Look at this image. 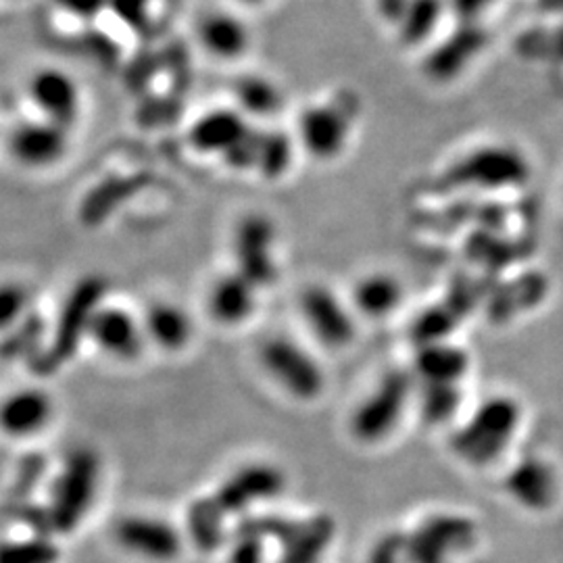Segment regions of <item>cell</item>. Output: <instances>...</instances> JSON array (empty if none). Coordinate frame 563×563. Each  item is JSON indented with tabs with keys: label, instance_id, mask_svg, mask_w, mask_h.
Returning <instances> with one entry per match:
<instances>
[{
	"label": "cell",
	"instance_id": "1",
	"mask_svg": "<svg viewBox=\"0 0 563 563\" xmlns=\"http://www.w3.org/2000/svg\"><path fill=\"white\" fill-rule=\"evenodd\" d=\"M522 423V409L511 397L481 402L453 437V451L467 465L486 467L499 462Z\"/></svg>",
	"mask_w": 563,
	"mask_h": 563
},
{
	"label": "cell",
	"instance_id": "2",
	"mask_svg": "<svg viewBox=\"0 0 563 563\" xmlns=\"http://www.w3.org/2000/svg\"><path fill=\"white\" fill-rule=\"evenodd\" d=\"M413 383L402 372H388L357 402L351 413L349 430L363 444H378L390 439L413 401Z\"/></svg>",
	"mask_w": 563,
	"mask_h": 563
},
{
	"label": "cell",
	"instance_id": "3",
	"mask_svg": "<svg viewBox=\"0 0 563 563\" xmlns=\"http://www.w3.org/2000/svg\"><path fill=\"white\" fill-rule=\"evenodd\" d=\"M265 374L297 401H316L323 395L325 374L322 363L301 342L288 336H272L260 349Z\"/></svg>",
	"mask_w": 563,
	"mask_h": 563
},
{
	"label": "cell",
	"instance_id": "4",
	"mask_svg": "<svg viewBox=\"0 0 563 563\" xmlns=\"http://www.w3.org/2000/svg\"><path fill=\"white\" fill-rule=\"evenodd\" d=\"M99 483V462L92 453L78 451L74 453L63 472H60L55 488L48 518L53 523V530L69 532L80 522L84 514L90 509L92 499L97 495Z\"/></svg>",
	"mask_w": 563,
	"mask_h": 563
},
{
	"label": "cell",
	"instance_id": "5",
	"mask_svg": "<svg viewBox=\"0 0 563 563\" xmlns=\"http://www.w3.org/2000/svg\"><path fill=\"white\" fill-rule=\"evenodd\" d=\"M299 313L307 330L325 349H344L355 339L357 313L353 305L323 284H311L302 288Z\"/></svg>",
	"mask_w": 563,
	"mask_h": 563
},
{
	"label": "cell",
	"instance_id": "6",
	"mask_svg": "<svg viewBox=\"0 0 563 563\" xmlns=\"http://www.w3.org/2000/svg\"><path fill=\"white\" fill-rule=\"evenodd\" d=\"M88 336L102 353L118 362H134L146 344L142 320L123 307H101L95 311Z\"/></svg>",
	"mask_w": 563,
	"mask_h": 563
},
{
	"label": "cell",
	"instance_id": "7",
	"mask_svg": "<svg viewBox=\"0 0 563 563\" xmlns=\"http://www.w3.org/2000/svg\"><path fill=\"white\" fill-rule=\"evenodd\" d=\"M276 228L263 216H249L236 228L234 251L239 260V269L246 280L253 282L257 288L276 280Z\"/></svg>",
	"mask_w": 563,
	"mask_h": 563
},
{
	"label": "cell",
	"instance_id": "8",
	"mask_svg": "<svg viewBox=\"0 0 563 563\" xmlns=\"http://www.w3.org/2000/svg\"><path fill=\"white\" fill-rule=\"evenodd\" d=\"M115 541L128 553L148 562H172L181 549L174 523L151 516H128L115 526Z\"/></svg>",
	"mask_w": 563,
	"mask_h": 563
},
{
	"label": "cell",
	"instance_id": "9",
	"mask_svg": "<svg viewBox=\"0 0 563 563\" xmlns=\"http://www.w3.org/2000/svg\"><path fill=\"white\" fill-rule=\"evenodd\" d=\"M507 495L526 511L541 514L558 504L560 476L555 465L539 455L523 457L505 476Z\"/></svg>",
	"mask_w": 563,
	"mask_h": 563
},
{
	"label": "cell",
	"instance_id": "10",
	"mask_svg": "<svg viewBox=\"0 0 563 563\" xmlns=\"http://www.w3.org/2000/svg\"><path fill=\"white\" fill-rule=\"evenodd\" d=\"M55 418L53 397L34 386H23L0 399V432L9 439L42 434Z\"/></svg>",
	"mask_w": 563,
	"mask_h": 563
},
{
	"label": "cell",
	"instance_id": "11",
	"mask_svg": "<svg viewBox=\"0 0 563 563\" xmlns=\"http://www.w3.org/2000/svg\"><path fill=\"white\" fill-rule=\"evenodd\" d=\"M67 128L55 121H25L11 132L9 151L15 162L30 169H46L67 153Z\"/></svg>",
	"mask_w": 563,
	"mask_h": 563
},
{
	"label": "cell",
	"instance_id": "12",
	"mask_svg": "<svg viewBox=\"0 0 563 563\" xmlns=\"http://www.w3.org/2000/svg\"><path fill=\"white\" fill-rule=\"evenodd\" d=\"M351 118L353 113L339 101L305 109L299 118L302 146L318 159H332L341 155L351 130Z\"/></svg>",
	"mask_w": 563,
	"mask_h": 563
},
{
	"label": "cell",
	"instance_id": "13",
	"mask_svg": "<svg viewBox=\"0 0 563 563\" xmlns=\"http://www.w3.org/2000/svg\"><path fill=\"white\" fill-rule=\"evenodd\" d=\"M30 99L42 120L69 125L80 113V88L76 80L57 67H44L30 80Z\"/></svg>",
	"mask_w": 563,
	"mask_h": 563
},
{
	"label": "cell",
	"instance_id": "14",
	"mask_svg": "<svg viewBox=\"0 0 563 563\" xmlns=\"http://www.w3.org/2000/svg\"><path fill=\"white\" fill-rule=\"evenodd\" d=\"M528 174V165L522 155L504 148V146H486L476 153L463 157V162L453 167V180L478 186H507L522 181Z\"/></svg>",
	"mask_w": 563,
	"mask_h": 563
},
{
	"label": "cell",
	"instance_id": "15",
	"mask_svg": "<svg viewBox=\"0 0 563 563\" xmlns=\"http://www.w3.org/2000/svg\"><path fill=\"white\" fill-rule=\"evenodd\" d=\"M486 44V32L472 23H460V27L437 46L423 63V71L430 80L449 81L462 74L463 67L474 59Z\"/></svg>",
	"mask_w": 563,
	"mask_h": 563
},
{
	"label": "cell",
	"instance_id": "16",
	"mask_svg": "<svg viewBox=\"0 0 563 563\" xmlns=\"http://www.w3.org/2000/svg\"><path fill=\"white\" fill-rule=\"evenodd\" d=\"M207 307L216 322L223 325H239L255 313L257 286L246 280L241 272L220 276L209 288Z\"/></svg>",
	"mask_w": 563,
	"mask_h": 563
},
{
	"label": "cell",
	"instance_id": "17",
	"mask_svg": "<svg viewBox=\"0 0 563 563\" xmlns=\"http://www.w3.org/2000/svg\"><path fill=\"white\" fill-rule=\"evenodd\" d=\"M251 132L242 111L218 109L202 115L190 130V144L207 155H228Z\"/></svg>",
	"mask_w": 563,
	"mask_h": 563
},
{
	"label": "cell",
	"instance_id": "18",
	"mask_svg": "<svg viewBox=\"0 0 563 563\" xmlns=\"http://www.w3.org/2000/svg\"><path fill=\"white\" fill-rule=\"evenodd\" d=\"M402 284L393 274L372 272L353 286L351 305L357 316L367 320L390 318L402 302Z\"/></svg>",
	"mask_w": 563,
	"mask_h": 563
},
{
	"label": "cell",
	"instance_id": "19",
	"mask_svg": "<svg viewBox=\"0 0 563 563\" xmlns=\"http://www.w3.org/2000/svg\"><path fill=\"white\" fill-rule=\"evenodd\" d=\"M282 474L272 465H249L234 474L232 481L223 484L220 493V507L228 511H241L253 501H262L274 497L282 488Z\"/></svg>",
	"mask_w": 563,
	"mask_h": 563
},
{
	"label": "cell",
	"instance_id": "20",
	"mask_svg": "<svg viewBox=\"0 0 563 563\" xmlns=\"http://www.w3.org/2000/svg\"><path fill=\"white\" fill-rule=\"evenodd\" d=\"M146 341L157 344L163 351L176 353L192 341L195 323L180 305L169 301L153 302L142 318Z\"/></svg>",
	"mask_w": 563,
	"mask_h": 563
},
{
	"label": "cell",
	"instance_id": "21",
	"mask_svg": "<svg viewBox=\"0 0 563 563\" xmlns=\"http://www.w3.org/2000/svg\"><path fill=\"white\" fill-rule=\"evenodd\" d=\"M197 32H199L202 48L218 59H239L251 44V36L244 21L232 13L216 11L205 15Z\"/></svg>",
	"mask_w": 563,
	"mask_h": 563
},
{
	"label": "cell",
	"instance_id": "22",
	"mask_svg": "<svg viewBox=\"0 0 563 563\" xmlns=\"http://www.w3.org/2000/svg\"><path fill=\"white\" fill-rule=\"evenodd\" d=\"M420 351L418 374L426 384H460L467 369V357L462 349L446 342H426Z\"/></svg>",
	"mask_w": 563,
	"mask_h": 563
},
{
	"label": "cell",
	"instance_id": "23",
	"mask_svg": "<svg viewBox=\"0 0 563 563\" xmlns=\"http://www.w3.org/2000/svg\"><path fill=\"white\" fill-rule=\"evenodd\" d=\"M236 101L239 111L255 118H272L280 113L282 95L274 81L263 76H244L236 81Z\"/></svg>",
	"mask_w": 563,
	"mask_h": 563
},
{
	"label": "cell",
	"instance_id": "24",
	"mask_svg": "<svg viewBox=\"0 0 563 563\" xmlns=\"http://www.w3.org/2000/svg\"><path fill=\"white\" fill-rule=\"evenodd\" d=\"M443 15V0H409L401 21L399 36L405 44L416 46L426 41Z\"/></svg>",
	"mask_w": 563,
	"mask_h": 563
},
{
	"label": "cell",
	"instance_id": "25",
	"mask_svg": "<svg viewBox=\"0 0 563 563\" xmlns=\"http://www.w3.org/2000/svg\"><path fill=\"white\" fill-rule=\"evenodd\" d=\"M290 159H292V142L286 134L282 132L262 134L257 167L267 178L282 176L290 167Z\"/></svg>",
	"mask_w": 563,
	"mask_h": 563
},
{
	"label": "cell",
	"instance_id": "26",
	"mask_svg": "<svg viewBox=\"0 0 563 563\" xmlns=\"http://www.w3.org/2000/svg\"><path fill=\"white\" fill-rule=\"evenodd\" d=\"M462 402L460 384H426L422 393L423 416L430 422H444L455 416Z\"/></svg>",
	"mask_w": 563,
	"mask_h": 563
},
{
	"label": "cell",
	"instance_id": "27",
	"mask_svg": "<svg viewBox=\"0 0 563 563\" xmlns=\"http://www.w3.org/2000/svg\"><path fill=\"white\" fill-rule=\"evenodd\" d=\"M57 547L46 539L7 541L0 544V563H55Z\"/></svg>",
	"mask_w": 563,
	"mask_h": 563
},
{
	"label": "cell",
	"instance_id": "28",
	"mask_svg": "<svg viewBox=\"0 0 563 563\" xmlns=\"http://www.w3.org/2000/svg\"><path fill=\"white\" fill-rule=\"evenodd\" d=\"M32 302L30 290L20 282L0 284V332H9L23 322Z\"/></svg>",
	"mask_w": 563,
	"mask_h": 563
},
{
	"label": "cell",
	"instance_id": "29",
	"mask_svg": "<svg viewBox=\"0 0 563 563\" xmlns=\"http://www.w3.org/2000/svg\"><path fill=\"white\" fill-rule=\"evenodd\" d=\"M222 514L220 505H199L192 509L190 530L192 539L201 549H213L222 541V520L218 518Z\"/></svg>",
	"mask_w": 563,
	"mask_h": 563
},
{
	"label": "cell",
	"instance_id": "30",
	"mask_svg": "<svg viewBox=\"0 0 563 563\" xmlns=\"http://www.w3.org/2000/svg\"><path fill=\"white\" fill-rule=\"evenodd\" d=\"M109 7L132 27H141L148 13V0H109Z\"/></svg>",
	"mask_w": 563,
	"mask_h": 563
},
{
	"label": "cell",
	"instance_id": "31",
	"mask_svg": "<svg viewBox=\"0 0 563 563\" xmlns=\"http://www.w3.org/2000/svg\"><path fill=\"white\" fill-rule=\"evenodd\" d=\"M495 0H451V11L460 23H472L483 15Z\"/></svg>",
	"mask_w": 563,
	"mask_h": 563
},
{
	"label": "cell",
	"instance_id": "32",
	"mask_svg": "<svg viewBox=\"0 0 563 563\" xmlns=\"http://www.w3.org/2000/svg\"><path fill=\"white\" fill-rule=\"evenodd\" d=\"M63 11L74 13L78 18H95L109 4V0H55Z\"/></svg>",
	"mask_w": 563,
	"mask_h": 563
},
{
	"label": "cell",
	"instance_id": "33",
	"mask_svg": "<svg viewBox=\"0 0 563 563\" xmlns=\"http://www.w3.org/2000/svg\"><path fill=\"white\" fill-rule=\"evenodd\" d=\"M407 4H409V0H378V7L383 11L384 18L390 21H401Z\"/></svg>",
	"mask_w": 563,
	"mask_h": 563
},
{
	"label": "cell",
	"instance_id": "34",
	"mask_svg": "<svg viewBox=\"0 0 563 563\" xmlns=\"http://www.w3.org/2000/svg\"><path fill=\"white\" fill-rule=\"evenodd\" d=\"M241 2H246V4H257V2H263V0H241Z\"/></svg>",
	"mask_w": 563,
	"mask_h": 563
}]
</instances>
